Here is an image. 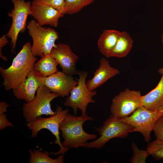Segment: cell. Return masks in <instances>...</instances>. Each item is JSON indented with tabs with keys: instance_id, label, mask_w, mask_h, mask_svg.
Segmentation results:
<instances>
[{
	"instance_id": "19",
	"label": "cell",
	"mask_w": 163,
	"mask_h": 163,
	"mask_svg": "<svg viewBox=\"0 0 163 163\" xmlns=\"http://www.w3.org/2000/svg\"><path fill=\"white\" fill-rule=\"evenodd\" d=\"M59 65L57 62L48 54L41 56L40 59L34 64L33 69L43 76L47 77L59 71L57 69Z\"/></svg>"
},
{
	"instance_id": "12",
	"label": "cell",
	"mask_w": 163,
	"mask_h": 163,
	"mask_svg": "<svg viewBox=\"0 0 163 163\" xmlns=\"http://www.w3.org/2000/svg\"><path fill=\"white\" fill-rule=\"evenodd\" d=\"M50 54L57 62L64 73L71 75L78 74L75 64L78 57L72 52L69 45L58 43L52 49Z\"/></svg>"
},
{
	"instance_id": "9",
	"label": "cell",
	"mask_w": 163,
	"mask_h": 163,
	"mask_svg": "<svg viewBox=\"0 0 163 163\" xmlns=\"http://www.w3.org/2000/svg\"><path fill=\"white\" fill-rule=\"evenodd\" d=\"M13 9L8 13L12 19L11 27L6 34L8 38L11 39V46L13 52L16 46L18 38L20 33L26 30L27 18L31 13V3L25 0H11Z\"/></svg>"
},
{
	"instance_id": "15",
	"label": "cell",
	"mask_w": 163,
	"mask_h": 163,
	"mask_svg": "<svg viewBox=\"0 0 163 163\" xmlns=\"http://www.w3.org/2000/svg\"><path fill=\"white\" fill-rule=\"evenodd\" d=\"M120 73L118 69L110 66L108 60L102 58L100 60L99 66L93 77L86 83L87 88L89 90L93 91Z\"/></svg>"
},
{
	"instance_id": "3",
	"label": "cell",
	"mask_w": 163,
	"mask_h": 163,
	"mask_svg": "<svg viewBox=\"0 0 163 163\" xmlns=\"http://www.w3.org/2000/svg\"><path fill=\"white\" fill-rule=\"evenodd\" d=\"M28 33L33 41L32 51L36 56L50 54L56 45L59 39L58 33L52 28L43 27L35 20L30 21L27 26Z\"/></svg>"
},
{
	"instance_id": "11",
	"label": "cell",
	"mask_w": 163,
	"mask_h": 163,
	"mask_svg": "<svg viewBox=\"0 0 163 163\" xmlns=\"http://www.w3.org/2000/svg\"><path fill=\"white\" fill-rule=\"evenodd\" d=\"M39 79L41 85L46 86L52 92L56 93L62 97H68L72 89L78 83L72 75L59 71L47 77L40 75Z\"/></svg>"
},
{
	"instance_id": "1",
	"label": "cell",
	"mask_w": 163,
	"mask_h": 163,
	"mask_svg": "<svg viewBox=\"0 0 163 163\" xmlns=\"http://www.w3.org/2000/svg\"><path fill=\"white\" fill-rule=\"evenodd\" d=\"M30 42L25 43L13 59L11 65L5 69L0 67L2 85L7 91L13 89L23 82L33 69L37 58L33 54Z\"/></svg>"
},
{
	"instance_id": "21",
	"label": "cell",
	"mask_w": 163,
	"mask_h": 163,
	"mask_svg": "<svg viewBox=\"0 0 163 163\" xmlns=\"http://www.w3.org/2000/svg\"><path fill=\"white\" fill-rule=\"evenodd\" d=\"M95 0H65L66 14H72L80 11Z\"/></svg>"
},
{
	"instance_id": "4",
	"label": "cell",
	"mask_w": 163,
	"mask_h": 163,
	"mask_svg": "<svg viewBox=\"0 0 163 163\" xmlns=\"http://www.w3.org/2000/svg\"><path fill=\"white\" fill-rule=\"evenodd\" d=\"M133 129L132 126L124 123L121 119L111 114L103 122L102 126L96 128L100 136L92 142L80 145L79 148L100 149L113 138L126 137Z\"/></svg>"
},
{
	"instance_id": "20",
	"label": "cell",
	"mask_w": 163,
	"mask_h": 163,
	"mask_svg": "<svg viewBox=\"0 0 163 163\" xmlns=\"http://www.w3.org/2000/svg\"><path fill=\"white\" fill-rule=\"evenodd\" d=\"M30 155L29 159L30 163H64V154H59L55 159L50 156V152H44L39 150L29 149Z\"/></svg>"
},
{
	"instance_id": "14",
	"label": "cell",
	"mask_w": 163,
	"mask_h": 163,
	"mask_svg": "<svg viewBox=\"0 0 163 163\" xmlns=\"http://www.w3.org/2000/svg\"><path fill=\"white\" fill-rule=\"evenodd\" d=\"M41 75L33 69L28 73L26 79L13 89L14 96L27 103L32 101L35 98L37 91L41 85L39 76Z\"/></svg>"
},
{
	"instance_id": "5",
	"label": "cell",
	"mask_w": 163,
	"mask_h": 163,
	"mask_svg": "<svg viewBox=\"0 0 163 163\" xmlns=\"http://www.w3.org/2000/svg\"><path fill=\"white\" fill-rule=\"evenodd\" d=\"M59 96L58 94L52 92L46 86L41 85L33 100L23 104V117L27 122H29L42 115L52 116L55 115L56 112L52 109L50 103Z\"/></svg>"
},
{
	"instance_id": "30",
	"label": "cell",
	"mask_w": 163,
	"mask_h": 163,
	"mask_svg": "<svg viewBox=\"0 0 163 163\" xmlns=\"http://www.w3.org/2000/svg\"><path fill=\"white\" fill-rule=\"evenodd\" d=\"M161 42L163 46V28L162 30V33L161 35Z\"/></svg>"
},
{
	"instance_id": "18",
	"label": "cell",
	"mask_w": 163,
	"mask_h": 163,
	"mask_svg": "<svg viewBox=\"0 0 163 163\" xmlns=\"http://www.w3.org/2000/svg\"><path fill=\"white\" fill-rule=\"evenodd\" d=\"M133 41L126 31L120 32L117 43L113 50L110 57L123 58L127 55L131 51Z\"/></svg>"
},
{
	"instance_id": "6",
	"label": "cell",
	"mask_w": 163,
	"mask_h": 163,
	"mask_svg": "<svg viewBox=\"0 0 163 163\" xmlns=\"http://www.w3.org/2000/svg\"><path fill=\"white\" fill-rule=\"evenodd\" d=\"M69 110V109L63 110L61 106H57L55 115L47 118L39 116L34 120L27 122L26 124L29 129L31 130L32 138L36 137L38 132L44 129L50 131L55 136L56 139L54 143L59 146L60 149L57 152H50L51 154L55 155L64 154L69 149V148L64 147L62 144L59 136V126Z\"/></svg>"
},
{
	"instance_id": "23",
	"label": "cell",
	"mask_w": 163,
	"mask_h": 163,
	"mask_svg": "<svg viewBox=\"0 0 163 163\" xmlns=\"http://www.w3.org/2000/svg\"><path fill=\"white\" fill-rule=\"evenodd\" d=\"M132 148L133 151V156L130 162L133 163H145L147 157L150 155L148 151L139 150L137 147L135 143L133 142L132 144Z\"/></svg>"
},
{
	"instance_id": "16",
	"label": "cell",
	"mask_w": 163,
	"mask_h": 163,
	"mask_svg": "<svg viewBox=\"0 0 163 163\" xmlns=\"http://www.w3.org/2000/svg\"><path fill=\"white\" fill-rule=\"evenodd\" d=\"M158 72L161 77L158 85L154 89L142 96V106L151 110H155L163 104V67L160 68Z\"/></svg>"
},
{
	"instance_id": "28",
	"label": "cell",
	"mask_w": 163,
	"mask_h": 163,
	"mask_svg": "<svg viewBox=\"0 0 163 163\" xmlns=\"http://www.w3.org/2000/svg\"><path fill=\"white\" fill-rule=\"evenodd\" d=\"M9 106V105L5 101L0 102V114L5 113L6 112L7 108Z\"/></svg>"
},
{
	"instance_id": "2",
	"label": "cell",
	"mask_w": 163,
	"mask_h": 163,
	"mask_svg": "<svg viewBox=\"0 0 163 163\" xmlns=\"http://www.w3.org/2000/svg\"><path fill=\"white\" fill-rule=\"evenodd\" d=\"M93 120V118L87 113L76 116L68 113L59 126V130L64 139L62 142L63 146L77 148L80 145L87 143L88 140L95 139L96 135L86 132L83 128L85 121Z\"/></svg>"
},
{
	"instance_id": "25",
	"label": "cell",
	"mask_w": 163,
	"mask_h": 163,
	"mask_svg": "<svg viewBox=\"0 0 163 163\" xmlns=\"http://www.w3.org/2000/svg\"><path fill=\"white\" fill-rule=\"evenodd\" d=\"M153 131L156 139L163 141V115L156 122Z\"/></svg>"
},
{
	"instance_id": "29",
	"label": "cell",
	"mask_w": 163,
	"mask_h": 163,
	"mask_svg": "<svg viewBox=\"0 0 163 163\" xmlns=\"http://www.w3.org/2000/svg\"><path fill=\"white\" fill-rule=\"evenodd\" d=\"M155 110H157L163 114V104L158 107Z\"/></svg>"
},
{
	"instance_id": "10",
	"label": "cell",
	"mask_w": 163,
	"mask_h": 163,
	"mask_svg": "<svg viewBox=\"0 0 163 163\" xmlns=\"http://www.w3.org/2000/svg\"><path fill=\"white\" fill-rule=\"evenodd\" d=\"M142 96L139 91L127 88L113 99L110 111L112 115L122 119L131 115L142 106Z\"/></svg>"
},
{
	"instance_id": "27",
	"label": "cell",
	"mask_w": 163,
	"mask_h": 163,
	"mask_svg": "<svg viewBox=\"0 0 163 163\" xmlns=\"http://www.w3.org/2000/svg\"><path fill=\"white\" fill-rule=\"evenodd\" d=\"M8 38L6 34L3 35L0 38V57L5 61H7V59L3 55L2 53V49L4 46L9 43Z\"/></svg>"
},
{
	"instance_id": "7",
	"label": "cell",
	"mask_w": 163,
	"mask_h": 163,
	"mask_svg": "<svg viewBox=\"0 0 163 163\" xmlns=\"http://www.w3.org/2000/svg\"><path fill=\"white\" fill-rule=\"evenodd\" d=\"M163 115L160 112L150 110L142 106L129 116L121 120L133 127L131 133L138 132L141 133L148 143L151 139V132L153 131L158 119Z\"/></svg>"
},
{
	"instance_id": "17",
	"label": "cell",
	"mask_w": 163,
	"mask_h": 163,
	"mask_svg": "<svg viewBox=\"0 0 163 163\" xmlns=\"http://www.w3.org/2000/svg\"><path fill=\"white\" fill-rule=\"evenodd\" d=\"M120 31L115 30H104L100 36L97 46L100 53L107 58L110 57L111 53L117 43Z\"/></svg>"
},
{
	"instance_id": "8",
	"label": "cell",
	"mask_w": 163,
	"mask_h": 163,
	"mask_svg": "<svg viewBox=\"0 0 163 163\" xmlns=\"http://www.w3.org/2000/svg\"><path fill=\"white\" fill-rule=\"evenodd\" d=\"M78 75V84L72 89L70 95L65 98L63 104L65 106L72 107L75 115L77 114L78 109L81 111L82 114L86 113L88 104L96 102L93 97L97 94L96 91H90L87 88L86 80L88 72L79 71Z\"/></svg>"
},
{
	"instance_id": "13",
	"label": "cell",
	"mask_w": 163,
	"mask_h": 163,
	"mask_svg": "<svg viewBox=\"0 0 163 163\" xmlns=\"http://www.w3.org/2000/svg\"><path fill=\"white\" fill-rule=\"evenodd\" d=\"M31 15L40 25L57 27L59 19L64 14L48 5L33 1L31 3Z\"/></svg>"
},
{
	"instance_id": "24",
	"label": "cell",
	"mask_w": 163,
	"mask_h": 163,
	"mask_svg": "<svg viewBox=\"0 0 163 163\" xmlns=\"http://www.w3.org/2000/svg\"><path fill=\"white\" fill-rule=\"evenodd\" d=\"M33 1L51 6L63 14H66L65 0H33Z\"/></svg>"
},
{
	"instance_id": "26",
	"label": "cell",
	"mask_w": 163,
	"mask_h": 163,
	"mask_svg": "<svg viewBox=\"0 0 163 163\" xmlns=\"http://www.w3.org/2000/svg\"><path fill=\"white\" fill-rule=\"evenodd\" d=\"M8 126H12L13 125L7 119L6 115L5 113L0 114V130Z\"/></svg>"
},
{
	"instance_id": "22",
	"label": "cell",
	"mask_w": 163,
	"mask_h": 163,
	"mask_svg": "<svg viewBox=\"0 0 163 163\" xmlns=\"http://www.w3.org/2000/svg\"><path fill=\"white\" fill-rule=\"evenodd\" d=\"M156 160L163 158V141L156 139L149 143L147 149Z\"/></svg>"
}]
</instances>
